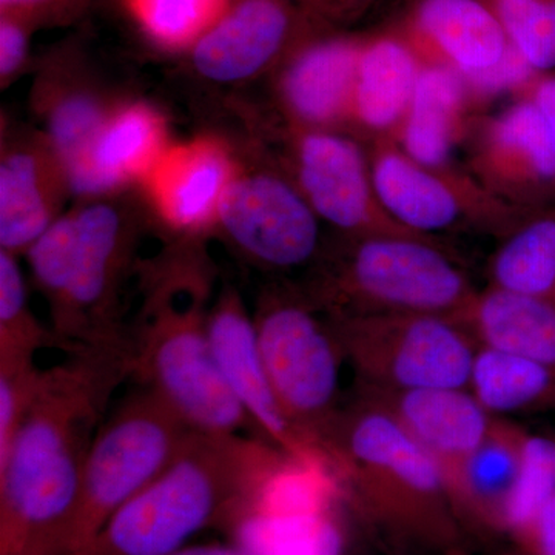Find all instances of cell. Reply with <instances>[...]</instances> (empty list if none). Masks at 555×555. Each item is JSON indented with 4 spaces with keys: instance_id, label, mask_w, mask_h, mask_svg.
Here are the masks:
<instances>
[{
    "instance_id": "obj_35",
    "label": "cell",
    "mask_w": 555,
    "mask_h": 555,
    "mask_svg": "<svg viewBox=\"0 0 555 555\" xmlns=\"http://www.w3.org/2000/svg\"><path fill=\"white\" fill-rule=\"evenodd\" d=\"M79 7L80 0H0V14H13L39 25L68 20Z\"/></svg>"
},
{
    "instance_id": "obj_25",
    "label": "cell",
    "mask_w": 555,
    "mask_h": 555,
    "mask_svg": "<svg viewBox=\"0 0 555 555\" xmlns=\"http://www.w3.org/2000/svg\"><path fill=\"white\" fill-rule=\"evenodd\" d=\"M467 390L499 418L543 411L555 408V371L531 358L478 343Z\"/></svg>"
},
{
    "instance_id": "obj_5",
    "label": "cell",
    "mask_w": 555,
    "mask_h": 555,
    "mask_svg": "<svg viewBox=\"0 0 555 555\" xmlns=\"http://www.w3.org/2000/svg\"><path fill=\"white\" fill-rule=\"evenodd\" d=\"M328 320L361 389H467L478 341L462 321L416 313Z\"/></svg>"
},
{
    "instance_id": "obj_33",
    "label": "cell",
    "mask_w": 555,
    "mask_h": 555,
    "mask_svg": "<svg viewBox=\"0 0 555 555\" xmlns=\"http://www.w3.org/2000/svg\"><path fill=\"white\" fill-rule=\"evenodd\" d=\"M75 215H61L27 250L35 283L49 298L51 310H60L72 278L75 255Z\"/></svg>"
},
{
    "instance_id": "obj_11",
    "label": "cell",
    "mask_w": 555,
    "mask_h": 555,
    "mask_svg": "<svg viewBox=\"0 0 555 555\" xmlns=\"http://www.w3.org/2000/svg\"><path fill=\"white\" fill-rule=\"evenodd\" d=\"M414 24L436 57L426 64L455 69L473 102L509 90L526 91L540 76L483 0H422Z\"/></svg>"
},
{
    "instance_id": "obj_1",
    "label": "cell",
    "mask_w": 555,
    "mask_h": 555,
    "mask_svg": "<svg viewBox=\"0 0 555 555\" xmlns=\"http://www.w3.org/2000/svg\"><path fill=\"white\" fill-rule=\"evenodd\" d=\"M347 496L378 535L408 553L455 555L463 521L440 466L377 401L339 409L320 440Z\"/></svg>"
},
{
    "instance_id": "obj_13",
    "label": "cell",
    "mask_w": 555,
    "mask_h": 555,
    "mask_svg": "<svg viewBox=\"0 0 555 555\" xmlns=\"http://www.w3.org/2000/svg\"><path fill=\"white\" fill-rule=\"evenodd\" d=\"M473 175L507 206L555 204V142L534 102L525 96L481 127L474 145Z\"/></svg>"
},
{
    "instance_id": "obj_7",
    "label": "cell",
    "mask_w": 555,
    "mask_h": 555,
    "mask_svg": "<svg viewBox=\"0 0 555 555\" xmlns=\"http://www.w3.org/2000/svg\"><path fill=\"white\" fill-rule=\"evenodd\" d=\"M131 345V371L193 433L232 436L251 423L219 371L198 305L153 312Z\"/></svg>"
},
{
    "instance_id": "obj_26",
    "label": "cell",
    "mask_w": 555,
    "mask_h": 555,
    "mask_svg": "<svg viewBox=\"0 0 555 555\" xmlns=\"http://www.w3.org/2000/svg\"><path fill=\"white\" fill-rule=\"evenodd\" d=\"M489 286L555 302V207L532 211L503 236L489 261Z\"/></svg>"
},
{
    "instance_id": "obj_32",
    "label": "cell",
    "mask_w": 555,
    "mask_h": 555,
    "mask_svg": "<svg viewBox=\"0 0 555 555\" xmlns=\"http://www.w3.org/2000/svg\"><path fill=\"white\" fill-rule=\"evenodd\" d=\"M489 7L537 75L555 68V0H491Z\"/></svg>"
},
{
    "instance_id": "obj_14",
    "label": "cell",
    "mask_w": 555,
    "mask_h": 555,
    "mask_svg": "<svg viewBox=\"0 0 555 555\" xmlns=\"http://www.w3.org/2000/svg\"><path fill=\"white\" fill-rule=\"evenodd\" d=\"M207 334L229 389L268 443L288 454L323 449L306 437L281 408L259 347L255 320L232 288L222 292L207 313Z\"/></svg>"
},
{
    "instance_id": "obj_21",
    "label": "cell",
    "mask_w": 555,
    "mask_h": 555,
    "mask_svg": "<svg viewBox=\"0 0 555 555\" xmlns=\"http://www.w3.org/2000/svg\"><path fill=\"white\" fill-rule=\"evenodd\" d=\"M423 64L404 40L379 38L363 43L350 120L377 138H396Z\"/></svg>"
},
{
    "instance_id": "obj_40",
    "label": "cell",
    "mask_w": 555,
    "mask_h": 555,
    "mask_svg": "<svg viewBox=\"0 0 555 555\" xmlns=\"http://www.w3.org/2000/svg\"><path fill=\"white\" fill-rule=\"evenodd\" d=\"M75 555H82V554H75Z\"/></svg>"
},
{
    "instance_id": "obj_37",
    "label": "cell",
    "mask_w": 555,
    "mask_h": 555,
    "mask_svg": "<svg viewBox=\"0 0 555 555\" xmlns=\"http://www.w3.org/2000/svg\"><path fill=\"white\" fill-rule=\"evenodd\" d=\"M526 96L539 108L555 142V76H539L526 90Z\"/></svg>"
},
{
    "instance_id": "obj_39",
    "label": "cell",
    "mask_w": 555,
    "mask_h": 555,
    "mask_svg": "<svg viewBox=\"0 0 555 555\" xmlns=\"http://www.w3.org/2000/svg\"><path fill=\"white\" fill-rule=\"evenodd\" d=\"M309 2L318 3V5H321V7H327V5H339V3L349 2V0H309Z\"/></svg>"
},
{
    "instance_id": "obj_29",
    "label": "cell",
    "mask_w": 555,
    "mask_h": 555,
    "mask_svg": "<svg viewBox=\"0 0 555 555\" xmlns=\"http://www.w3.org/2000/svg\"><path fill=\"white\" fill-rule=\"evenodd\" d=\"M112 115L105 102L87 90L67 91L51 104L43 138L61 164L65 179L86 163Z\"/></svg>"
},
{
    "instance_id": "obj_38",
    "label": "cell",
    "mask_w": 555,
    "mask_h": 555,
    "mask_svg": "<svg viewBox=\"0 0 555 555\" xmlns=\"http://www.w3.org/2000/svg\"><path fill=\"white\" fill-rule=\"evenodd\" d=\"M169 555H254L240 546H184Z\"/></svg>"
},
{
    "instance_id": "obj_10",
    "label": "cell",
    "mask_w": 555,
    "mask_h": 555,
    "mask_svg": "<svg viewBox=\"0 0 555 555\" xmlns=\"http://www.w3.org/2000/svg\"><path fill=\"white\" fill-rule=\"evenodd\" d=\"M217 218L230 243L262 268H305L320 254V218L298 185L276 171L233 175Z\"/></svg>"
},
{
    "instance_id": "obj_15",
    "label": "cell",
    "mask_w": 555,
    "mask_h": 555,
    "mask_svg": "<svg viewBox=\"0 0 555 555\" xmlns=\"http://www.w3.org/2000/svg\"><path fill=\"white\" fill-rule=\"evenodd\" d=\"M298 24L292 0H230L224 13L190 47V62L210 82L254 79L291 49Z\"/></svg>"
},
{
    "instance_id": "obj_31",
    "label": "cell",
    "mask_w": 555,
    "mask_h": 555,
    "mask_svg": "<svg viewBox=\"0 0 555 555\" xmlns=\"http://www.w3.org/2000/svg\"><path fill=\"white\" fill-rule=\"evenodd\" d=\"M230 0H130L150 38L167 49H190L228 9Z\"/></svg>"
},
{
    "instance_id": "obj_22",
    "label": "cell",
    "mask_w": 555,
    "mask_h": 555,
    "mask_svg": "<svg viewBox=\"0 0 555 555\" xmlns=\"http://www.w3.org/2000/svg\"><path fill=\"white\" fill-rule=\"evenodd\" d=\"M525 434L521 427L495 416L488 436L466 460L451 489L463 525L469 521L488 531L505 532L503 520L516 483Z\"/></svg>"
},
{
    "instance_id": "obj_18",
    "label": "cell",
    "mask_w": 555,
    "mask_h": 555,
    "mask_svg": "<svg viewBox=\"0 0 555 555\" xmlns=\"http://www.w3.org/2000/svg\"><path fill=\"white\" fill-rule=\"evenodd\" d=\"M67 188L64 170L46 138L35 144L3 149L0 163V246L27 254L36 240L60 218L57 201Z\"/></svg>"
},
{
    "instance_id": "obj_3",
    "label": "cell",
    "mask_w": 555,
    "mask_h": 555,
    "mask_svg": "<svg viewBox=\"0 0 555 555\" xmlns=\"http://www.w3.org/2000/svg\"><path fill=\"white\" fill-rule=\"evenodd\" d=\"M477 295L441 240L383 235L347 238L313 301L328 315L416 313L465 324Z\"/></svg>"
},
{
    "instance_id": "obj_8",
    "label": "cell",
    "mask_w": 555,
    "mask_h": 555,
    "mask_svg": "<svg viewBox=\"0 0 555 555\" xmlns=\"http://www.w3.org/2000/svg\"><path fill=\"white\" fill-rule=\"evenodd\" d=\"M369 164L386 214L415 235L438 238L459 225L476 224L505 236L529 215L495 198L470 173L416 163L392 138L375 139Z\"/></svg>"
},
{
    "instance_id": "obj_9",
    "label": "cell",
    "mask_w": 555,
    "mask_h": 555,
    "mask_svg": "<svg viewBox=\"0 0 555 555\" xmlns=\"http://www.w3.org/2000/svg\"><path fill=\"white\" fill-rule=\"evenodd\" d=\"M75 255L68 291L53 315L69 349L122 345L116 326V299L130 264L129 222L115 204L94 201L73 211Z\"/></svg>"
},
{
    "instance_id": "obj_17",
    "label": "cell",
    "mask_w": 555,
    "mask_h": 555,
    "mask_svg": "<svg viewBox=\"0 0 555 555\" xmlns=\"http://www.w3.org/2000/svg\"><path fill=\"white\" fill-rule=\"evenodd\" d=\"M361 50L356 39L326 38L292 54L281 73L280 96L295 122L328 130L350 120Z\"/></svg>"
},
{
    "instance_id": "obj_34",
    "label": "cell",
    "mask_w": 555,
    "mask_h": 555,
    "mask_svg": "<svg viewBox=\"0 0 555 555\" xmlns=\"http://www.w3.org/2000/svg\"><path fill=\"white\" fill-rule=\"evenodd\" d=\"M36 25L24 17L0 14V78L5 86L27 62L31 30Z\"/></svg>"
},
{
    "instance_id": "obj_28",
    "label": "cell",
    "mask_w": 555,
    "mask_h": 555,
    "mask_svg": "<svg viewBox=\"0 0 555 555\" xmlns=\"http://www.w3.org/2000/svg\"><path fill=\"white\" fill-rule=\"evenodd\" d=\"M16 257L0 251V372L35 366L33 358L51 339L28 308L27 281Z\"/></svg>"
},
{
    "instance_id": "obj_30",
    "label": "cell",
    "mask_w": 555,
    "mask_h": 555,
    "mask_svg": "<svg viewBox=\"0 0 555 555\" xmlns=\"http://www.w3.org/2000/svg\"><path fill=\"white\" fill-rule=\"evenodd\" d=\"M555 494V437L526 433L503 531L518 539Z\"/></svg>"
},
{
    "instance_id": "obj_23",
    "label": "cell",
    "mask_w": 555,
    "mask_h": 555,
    "mask_svg": "<svg viewBox=\"0 0 555 555\" xmlns=\"http://www.w3.org/2000/svg\"><path fill=\"white\" fill-rule=\"evenodd\" d=\"M153 171L155 195L167 221L195 229L217 217L219 199L233 178L221 149L207 142L175 150Z\"/></svg>"
},
{
    "instance_id": "obj_27",
    "label": "cell",
    "mask_w": 555,
    "mask_h": 555,
    "mask_svg": "<svg viewBox=\"0 0 555 555\" xmlns=\"http://www.w3.org/2000/svg\"><path fill=\"white\" fill-rule=\"evenodd\" d=\"M230 526L236 546L254 555H343L345 551L334 513L269 516L244 511Z\"/></svg>"
},
{
    "instance_id": "obj_20",
    "label": "cell",
    "mask_w": 555,
    "mask_h": 555,
    "mask_svg": "<svg viewBox=\"0 0 555 555\" xmlns=\"http://www.w3.org/2000/svg\"><path fill=\"white\" fill-rule=\"evenodd\" d=\"M470 102L465 80L455 69L425 62L393 141L416 163L449 169L452 150L465 133Z\"/></svg>"
},
{
    "instance_id": "obj_24",
    "label": "cell",
    "mask_w": 555,
    "mask_h": 555,
    "mask_svg": "<svg viewBox=\"0 0 555 555\" xmlns=\"http://www.w3.org/2000/svg\"><path fill=\"white\" fill-rule=\"evenodd\" d=\"M465 324L480 345L531 358L555 371V302L488 286Z\"/></svg>"
},
{
    "instance_id": "obj_12",
    "label": "cell",
    "mask_w": 555,
    "mask_h": 555,
    "mask_svg": "<svg viewBox=\"0 0 555 555\" xmlns=\"http://www.w3.org/2000/svg\"><path fill=\"white\" fill-rule=\"evenodd\" d=\"M295 169L298 189L317 217L347 238H426L386 214L372 182L369 155L353 139L331 130L302 131L295 147Z\"/></svg>"
},
{
    "instance_id": "obj_16",
    "label": "cell",
    "mask_w": 555,
    "mask_h": 555,
    "mask_svg": "<svg viewBox=\"0 0 555 555\" xmlns=\"http://www.w3.org/2000/svg\"><path fill=\"white\" fill-rule=\"evenodd\" d=\"M360 393L387 409L436 460L449 491L495 420L467 389L372 390L360 387Z\"/></svg>"
},
{
    "instance_id": "obj_2",
    "label": "cell",
    "mask_w": 555,
    "mask_h": 555,
    "mask_svg": "<svg viewBox=\"0 0 555 555\" xmlns=\"http://www.w3.org/2000/svg\"><path fill=\"white\" fill-rule=\"evenodd\" d=\"M278 451L236 434L190 433L170 465L78 554L169 555L188 546L207 526L235 518Z\"/></svg>"
},
{
    "instance_id": "obj_19",
    "label": "cell",
    "mask_w": 555,
    "mask_h": 555,
    "mask_svg": "<svg viewBox=\"0 0 555 555\" xmlns=\"http://www.w3.org/2000/svg\"><path fill=\"white\" fill-rule=\"evenodd\" d=\"M164 122L155 109L131 104L113 112L86 163L67 178L78 196H101L155 169L163 152Z\"/></svg>"
},
{
    "instance_id": "obj_6",
    "label": "cell",
    "mask_w": 555,
    "mask_h": 555,
    "mask_svg": "<svg viewBox=\"0 0 555 555\" xmlns=\"http://www.w3.org/2000/svg\"><path fill=\"white\" fill-rule=\"evenodd\" d=\"M313 299L270 294L257 317L259 347L281 408L288 420L320 447V438L339 411L341 347ZM321 448V447H320Z\"/></svg>"
},
{
    "instance_id": "obj_4",
    "label": "cell",
    "mask_w": 555,
    "mask_h": 555,
    "mask_svg": "<svg viewBox=\"0 0 555 555\" xmlns=\"http://www.w3.org/2000/svg\"><path fill=\"white\" fill-rule=\"evenodd\" d=\"M190 433L150 387L127 398L91 440L67 555L86 551L113 514L170 465Z\"/></svg>"
},
{
    "instance_id": "obj_36",
    "label": "cell",
    "mask_w": 555,
    "mask_h": 555,
    "mask_svg": "<svg viewBox=\"0 0 555 555\" xmlns=\"http://www.w3.org/2000/svg\"><path fill=\"white\" fill-rule=\"evenodd\" d=\"M517 540L531 555H555V494Z\"/></svg>"
}]
</instances>
